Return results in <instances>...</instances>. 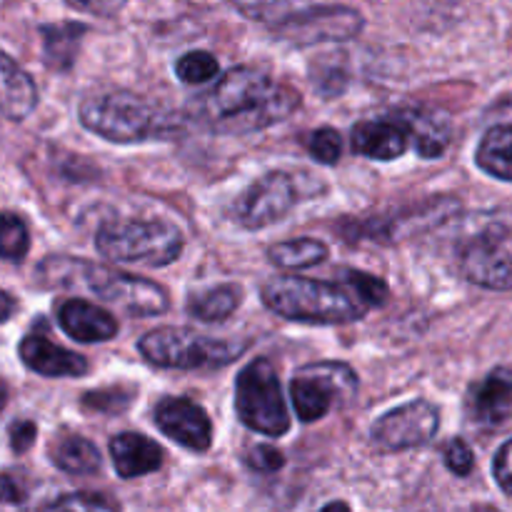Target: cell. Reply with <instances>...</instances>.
I'll return each instance as SVG.
<instances>
[{
    "label": "cell",
    "instance_id": "obj_1",
    "mask_svg": "<svg viewBox=\"0 0 512 512\" xmlns=\"http://www.w3.org/2000/svg\"><path fill=\"white\" fill-rule=\"evenodd\" d=\"M300 95L253 65L230 68L213 88L188 103V115L203 128L223 135L258 133L293 115Z\"/></svg>",
    "mask_w": 512,
    "mask_h": 512
},
{
    "label": "cell",
    "instance_id": "obj_2",
    "mask_svg": "<svg viewBox=\"0 0 512 512\" xmlns=\"http://www.w3.org/2000/svg\"><path fill=\"white\" fill-rule=\"evenodd\" d=\"M45 288L88 290L100 300L123 308L128 315H163L168 293L153 280L113 270L108 265L88 263L83 258H45L35 270Z\"/></svg>",
    "mask_w": 512,
    "mask_h": 512
},
{
    "label": "cell",
    "instance_id": "obj_3",
    "mask_svg": "<svg viewBox=\"0 0 512 512\" xmlns=\"http://www.w3.org/2000/svg\"><path fill=\"white\" fill-rule=\"evenodd\" d=\"M260 295H263L268 310H273L280 318L293 320V323H353L370 310L345 280L343 283H323V280L280 275V278H270Z\"/></svg>",
    "mask_w": 512,
    "mask_h": 512
},
{
    "label": "cell",
    "instance_id": "obj_4",
    "mask_svg": "<svg viewBox=\"0 0 512 512\" xmlns=\"http://www.w3.org/2000/svg\"><path fill=\"white\" fill-rule=\"evenodd\" d=\"M238 10L270 25L280 38L298 45L348 40L363 30V15L353 8H345V5L255 3L238 5Z\"/></svg>",
    "mask_w": 512,
    "mask_h": 512
},
{
    "label": "cell",
    "instance_id": "obj_5",
    "mask_svg": "<svg viewBox=\"0 0 512 512\" xmlns=\"http://www.w3.org/2000/svg\"><path fill=\"white\" fill-rule=\"evenodd\" d=\"M100 255L115 263L165 268L183 253V233L168 220H110L95 235Z\"/></svg>",
    "mask_w": 512,
    "mask_h": 512
},
{
    "label": "cell",
    "instance_id": "obj_6",
    "mask_svg": "<svg viewBox=\"0 0 512 512\" xmlns=\"http://www.w3.org/2000/svg\"><path fill=\"white\" fill-rule=\"evenodd\" d=\"M80 123L110 143H140L163 133L168 118L140 95L113 90L85 100Z\"/></svg>",
    "mask_w": 512,
    "mask_h": 512
},
{
    "label": "cell",
    "instance_id": "obj_7",
    "mask_svg": "<svg viewBox=\"0 0 512 512\" xmlns=\"http://www.w3.org/2000/svg\"><path fill=\"white\" fill-rule=\"evenodd\" d=\"M248 345L238 340H220L188 328H158L140 338L138 350L150 365L168 370H198L230 365Z\"/></svg>",
    "mask_w": 512,
    "mask_h": 512
},
{
    "label": "cell",
    "instance_id": "obj_8",
    "mask_svg": "<svg viewBox=\"0 0 512 512\" xmlns=\"http://www.w3.org/2000/svg\"><path fill=\"white\" fill-rule=\"evenodd\" d=\"M235 413L245 428L268 438H280L290 430L278 370L265 358L245 365L235 383Z\"/></svg>",
    "mask_w": 512,
    "mask_h": 512
},
{
    "label": "cell",
    "instance_id": "obj_9",
    "mask_svg": "<svg viewBox=\"0 0 512 512\" xmlns=\"http://www.w3.org/2000/svg\"><path fill=\"white\" fill-rule=\"evenodd\" d=\"M358 393V375L345 363L305 365L295 373L290 395L303 423L323 420L335 405H345Z\"/></svg>",
    "mask_w": 512,
    "mask_h": 512
},
{
    "label": "cell",
    "instance_id": "obj_10",
    "mask_svg": "<svg viewBox=\"0 0 512 512\" xmlns=\"http://www.w3.org/2000/svg\"><path fill=\"white\" fill-rule=\"evenodd\" d=\"M440 428V415L435 405L428 400H413L400 408L385 413L373 425V440L378 448L390 450H410L428 445Z\"/></svg>",
    "mask_w": 512,
    "mask_h": 512
},
{
    "label": "cell",
    "instance_id": "obj_11",
    "mask_svg": "<svg viewBox=\"0 0 512 512\" xmlns=\"http://www.w3.org/2000/svg\"><path fill=\"white\" fill-rule=\"evenodd\" d=\"M298 203L295 183L288 173H268L250 185L235 203V218L243 228L260 230L280 223Z\"/></svg>",
    "mask_w": 512,
    "mask_h": 512
},
{
    "label": "cell",
    "instance_id": "obj_12",
    "mask_svg": "<svg viewBox=\"0 0 512 512\" xmlns=\"http://www.w3.org/2000/svg\"><path fill=\"white\" fill-rule=\"evenodd\" d=\"M155 425L165 438L193 453H205L213 443V423L208 413L188 398H165L155 408Z\"/></svg>",
    "mask_w": 512,
    "mask_h": 512
},
{
    "label": "cell",
    "instance_id": "obj_13",
    "mask_svg": "<svg viewBox=\"0 0 512 512\" xmlns=\"http://www.w3.org/2000/svg\"><path fill=\"white\" fill-rule=\"evenodd\" d=\"M460 270L470 283L488 290H512V255L495 240H473L460 253Z\"/></svg>",
    "mask_w": 512,
    "mask_h": 512
},
{
    "label": "cell",
    "instance_id": "obj_14",
    "mask_svg": "<svg viewBox=\"0 0 512 512\" xmlns=\"http://www.w3.org/2000/svg\"><path fill=\"white\" fill-rule=\"evenodd\" d=\"M20 358L25 368L45 378H80L88 373V360L83 355L60 348L45 335H25L20 343Z\"/></svg>",
    "mask_w": 512,
    "mask_h": 512
},
{
    "label": "cell",
    "instance_id": "obj_15",
    "mask_svg": "<svg viewBox=\"0 0 512 512\" xmlns=\"http://www.w3.org/2000/svg\"><path fill=\"white\" fill-rule=\"evenodd\" d=\"M58 323L78 343H105L118 335V320L88 300H65L58 305Z\"/></svg>",
    "mask_w": 512,
    "mask_h": 512
},
{
    "label": "cell",
    "instance_id": "obj_16",
    "mask_svg": "<svg viewBox=\"0 0 512 512\" xmlns=\"http://www.w3.org/2000/svg\"><path fill=\"white\" fill-rule=\"evenodd\" d=\"M470 415L475 423L498 428L512 418V370L495 368L470 393Z\"/></svg>",
    "mask_w": 512,
    "mask_h": 512
},
{
    "label": "cell",
    "instance_id": "obj_17",
    "mask_svg": "<svg viewBox=\"0 0 512 512\" xmlns=\"http://www.w3.org/2000/svg\"><path fill=\"white\" fill-rule=\"evenodd\" d=\"M410 133L403 120H363L353 128V150L373 160H395L408 150Z\"/></svg>",
    "mask_w": 512,
    "mask_h": 512
},
{
    "label": "cell",
    "instance_id": "obj_18",
    "mask_svg": "<svg viewBox=\"0 0 512 512\" xmlns=\"http://www.w3.org/2000/svg\"><path fill=\"white\" fill-rule=\"evenodd\" d=\"M38 105V88L33 78L0 50V118L23 120Z\"/></svg>",
    "mask_w": 512,
    "mask_h": 512
},
{
    "label": "cell",
    "instance_id": "obj_19",
    "mask_svg": "<svg viewBox=\"0 0 512 512\" xmlns=\"http://www.w3.org/2000/svg\"><path fill=\"white\" fill-rule=\"evenodd\" d=\"M110 455L120 478H140L163 465V448L138 433H120L110 440Z\"/></svg>",
    "mask_w": 512,
    "mask_h": 512
},
{
    "label": "cell",
    "instance_id": "obj_20",
    "mask_svg": "<svg viewBox=\"0 0 512 512\" xmlns=\"http://www.w3.org/2000/svg\"><path fill=\"white\" fill-rule=\"evenodd\" d=\"M475 160L488 175L512 183V125L490 128L480 140Z\"/></svg>",
    "mask_w": 512,
    "mask_h": 512
},
{
    "label": "cell",
    "instance_id": "obj_21",
    "mask_svg": "<svg viewBox=\"0 0 512 512\" xmlns=\"http://www.w3.org/2000/svg\"><path fill=\"white\" fill-rule=\"evenodd\" d=\"M50 458L55 468L70 475H90L100 468V453L90 440L80 435H63L50 445Z\"/></svg>",
    "mask_w": 512,
    "mask_h": 512
},
{
    "label": "cell",
    "instance_id": "obj_22",
    "mask_svg": "<svg viewBox=\"0 0 512 512\" xmlns=\"http://www.w3.org/2000/svg\"><path fill=\"white\" fill-rule=\"evenodd\" d=\"M403 123L408 128L410 140H415V150L423 158H438V155L445 153L450 143V128L445 120H440L435 113L413 110Z\"/></svg>",
    "mask_w": 512,
    "mask_h": 512
},
{
    "label": "cell",
    "instance_id": "obj_23",
    "mask_svg": "<svg viewBox=\"0 0 512 512\" xmlns=\"http://www.w3.org/2000/svg\"><path fill=\"white\" fill-rule=\"evenodd\" d=\"M43 50L45 65L55 70H65L73 65L75 53H78L80 35L85 33V25L63 23V25H45L43 30Z\"/></svg>",
    "mask_w": 512,
    "mask_h": 512
},
{
    "label": "cell",
    "instance_id": "obj_24",
    "mask_svg": "<svg viewBox=\"0 0 512 512\" xmlns=\"http://www.w3.org/2000/svg\"><path fill=\"white\" fill-rule=\"evenodd\" d=\"M270 263L285 270H303L313 268V265L323 263L328 258V248L320 240L300 238L288 240V243H278L268 250Z\"/></svg>",
    "mask_w": 512,
    "mask_h": 512
},
{
    "label": "cell",
    "instance_id": "obj_25",
    "mask_svg": "<svg viewBox=\"0 0 512 512\" xmlns=\"http://www.w3.org/2000/svg\"><path fill=\"white\" fill-rule=\"evenodd\" d=\"M240 303V293L233 285H220V288L200 293L190 298L188 313L190 318L203 320V323H220V320L230 318Z\"/></svg>",
    "mask_w": 512,
    "mask_h": 512
},
{
    "label": "cell",
    "instance_id": "obj_26",
    "mask_svg": "<svg viewBox=\"0 0 512 512\" xmlns=\"http://www.w3.org/2000/svg\"><path fill=\"white\" fill-rule=\"evenodd\" d=\"M30 250V233L23 218L15 213H0V258L20 263Z\"/></svg>",
    "mask_w": 512,
    "mask_h": 512
},
{
    "label": "cell",
    "instance_id": "obj_27",
    "mask_svg": "<svg viewBox=\"0 0 512 512\" xmlns=\"http://www.w3.org/2000/svg\"><path fill=\"white\" fill-rule=\"evenodd\" d=\"M175 73H178V78L188 85L210 83V80L218 78L220 63L213 53L193 50V53H185L183 58L175 63Z\"/></svg>",
    "mask_w": 512,
    "mask_h": 512
},
{
    "label": "cell",
    "instance_id": "obj_28",
    "mask_svg": "<svg viewBox=\"0 0 512 512\" xmlns=\"http://www.w3.org/2000/svg\"><path fill=\"white\" fill-rule=\"evenodd\" d=\"M343 275H345V283L358 293V298L363 300L368 308H380V305L388 303L390 290L380 278H375V275H368V273H360V270H345Z\"/></svg>",
    "mask_w": 512,
    "mask_h": 512
},
{
    "label": "cell",
    "instance_id": "obj_29",
    "mask_svg": "<svg viewBox=\"0 0 512 512\" xmlns=\"http://www.w3.org/2000/svg\"><path fill=\"white\" fill-rule=\"evenodd\" d=\"M40 512H118V508L108 498H103V495L73 493L45 505Z\"/></svg>",
    "mask_w": 512,
    "mask_h": 512
},
{
    "label": "cell",
    "instance_id": "obj_30",
    "mask_svg": "<svg viewBox=\"0 0 512 512\" xmlns=\"http://www.w3.org/2000/svg\"><path fill=\"white\" fill-rule=\"evenodd\" d=\"M308 150L318 163L335 165L340 160V153H343V138L333 128L313 130L308 138Z\"/></svg>",
    "mask_w": 512,
    "mask_h": 512
},
{
    "label": "cell",
    "instance_id": "obj_31",
    "mask_svg": "<svg viewBox=\"0 0 512 512\" xmlns=\"http://www.w3.org/2000/svg\"><path fill=\"white\" fill-rule=\"evenodd\" d=\"M133 403V390L128 388H108L93 390L83 398V405L88 410H100V413H123Z\"/></svg>",
    "mask_w": 512,
    "mask_h": 512
},
{
    "label": "cell",
    "instance_id": "obj_32",
    "mask_svg": "<svg viewBox=\"0 0 512 512\" xmlns=\"http://www.w3.org/2000/svg\"><path fill=\"white\" fill-rule=\"evenodd\" d=\"M445 463H448V468L453 470L455 475H470L475 465L473 450H470V445L465 443V440H450L448 448H445Z\"/></svg>",
    "mask_w": 512,
    "mask_h": 512
},
{
    "label": "cell",
    "instance_id": "obj_33",
    "mask_svg": "<svg viewBox=\"0 0 512 512\" xmlns=\"http://www.w3.org/2000/svg\"><path fill=\"white\" fill-rule=\"evenodd\" d=\"M248 465L258 473H275V470L283 468L285 458L280 450L270 448V445H255V448L248 450Z\"/></svg>",
    "mask_w": 512,
    "mask_h": 512
},
{
    "label": "cell",
    "instance_id": "obj_34",
    "mask_svg": "<svg viewBox=\"0 0 512 512\" xmlns=\"http://www.w3.org/2000/svg\"><path fill=\"white\" fill-rule=\"evenodd\" d=\"M493 473L500 488L508 495H512V440H508V443L498 450V455H495Z\"/></svg>",
    "mask_w": 512,
    "mask_h": 512
},
{
    "label": "cell",
    "instance_id": "obj_35",
    "mask_svg": "<svg viewBox=\"0 0 512 512\" xmlns=\"http://www.w3.org/2000/svg\"><path fill=\"white\" fill-rule=\"evenodd\" d=\"M10 448L13 453H25V450L33 445L35 435H38V428L30 420H18V423L10 425Z\"/></svg>",
    "mask_w": 512,
    "mask_h": 512
},
{
    "label": "cell",
    "instance_id": "obj_36",
    "mask_svg": "<svg viewBox=\"0 0 512 512\" xmlns=\"http://www.w3.org/2000/svg\"><path fill=\"white\" fill-rule=\"evenodd\" d=\"M25 500V485L15 475L0 473V505H20Z\"/></svg>",
    "mask_w": 512,
    "mask_h": 512
},
{
    "label": "cell",
    "instance_id": "obj_37",
    "mask_svg": "<svg viewBox=\"0 0 512 512\" xmlns=\"http://www.w3.org/2000/svg\"><path fill=\"white\" fill-rule=\"evenodd\" d=\"M13 313H15V300L10 298L5 290H0V323H5Z\"/></svg>",
    "mask_w": 512,
    "mask_h": 512
},
{
    "label": "cell",
    "instance_id": "obj_38",
    "mask_svg": "<svg viewBox=\"0 0 512 512\" xmlns=\"http://www.w3.org/2000/svg\"><path fill=\"white\" fill-rule=\"evenodd\" d=\"M320 512H350V508L345 503H330V505H325Z\"/></svg>",
    "mask_w": 512,
    "mask_h": 512
},
{
    "label": "cell",
    "instance_id": "obj_39",
    "mask_svg": "<svg viewBox=\"0 0 512 512\" xmlns=\"http://www.w3.org/2000/svg\"><path fill=\"white\" fill-rule=\"evenodd\" d=\"M5 403H8V385H5L3 380H0V410L5 408Z\"/></svg>",
    "mask_w": 512,
    "mask_h": 512
},
{
    "label": "cell",
    "instance_id": "obj_40",
    "mask_svg": "<svg viewBox=\"0 0 512 512\" xmlns=\"http://www.w3.org/2000/svg\"><path fill=\"white\" fill-rule=\"evenodd\" d=\"M475 512H500V510H495V508H478Z\"/></svg>",
    "mask_w": 512,
    "mask_h": 512
}]
</instances>
